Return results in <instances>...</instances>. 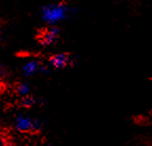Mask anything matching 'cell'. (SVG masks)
<instances>
[{
  "label": "cell",
  "mask_w": 152,
  "mask_h": 146,
  "mask_svg": "<svg viewBox=\"0 0 152 146\" xmlns=\"http://www.w3.org/2000/svg\"><path fill=\"white\" fill-rule=\"evenodd\" d=\"M33 104H34V99L31 95L26 97H22L21 99H20V105L22 107H31Z\"/></svg>",
  "instance_id": "cell-7"
},
{
  "label": "cell",
  "mask_w": 152,
  "mask_h": 146,
  "mask_svg": "<svg viewBox=\"0 0 152 146\" xmlns=\"http://www.w3.org/2000/svg\"><path fill=\"white\" fill-rule=\"evenodd\" d=\"M71 13L66 2H53L45 4L40 9V18L47 25L57 26L68 19Z\"/></svg>",
  "instance_id": "cell-1"
},
{
  "label": "cell",
  "mask_w": 152,
  "mask_h": 146,
  "mask_svg": "<svg viewBox=\"0 0 152 146\" xmlns=\"http://www.w3.org/2000/svg\"><path fill=\"white\" fill-rule=\"evenodd\" d=\"M4 76H5V72H4V69H3L1 64H0V84L2 83L3 79H4Z\"/></svg>",
  "instance_id": "cell-8"
},
{
  "label": "cell",
  "mask_w": 152,
  "mask_h": 146,
  "mask_svg": "<svg viewBox=\"0 0 152 146\" xmlns=\"http://www.w3.org/2000/svg\"><path fill=\"white\" fill-rule=\"evenodd\" d=\"M60 39V30L57 26H48L38 37V42L42 46H52Z\"/></svg>",
  "instance_id": "cell-3"
},
{
  "label": "cell",
  "mask_w": 152,
  "mask_h": 146,
  "mask_svg": "<svg viewBox=\"0 0 152 146\" xmlns=\"http://www.w3.org/2000/svg\"><path fill=\"white\" fill-rule=\"evenodd\" d=\"M73 57L68 53H56L49 58V66L54 69H64L73 63Z\"/></svg>",
  "instance_id": "cell-5"
},
{
  "label": "cell",
  "mask_w": 152,
  "mask_h": 146,
  "mask_svg": "<svg viewBox=\"0 0 152 146\" xmlns=\"http://www.w3.org/2000/svg\"><path fill=\"white\" fill-rule=\"evenodd\" d=\"M47 71V66L42 63L39 59H30L21 67L22 75L24 77H34L36 75H40V74L45 73Z\"/></svg>",
  "instance_id": "cell-4"
},
{
  "label": "cell",
  "mask_w": 152,
  "mask_h": 146,
  "mask_svg": "<svg viewBox=\"0 0 152 146\" xmlns=\"http://www.w3.org/2000/svg\"><path fill=\"white\" fill-rule=\"evenodd\" d=\"M14 127L19 132H34L41 128V123L37 119H34L30 116L19 115L14 120Z\"/></svg>",
  "instance_id": "cell-2"
},
{
  "label": "cell",
  "mask_w": 152,
  "mask_h": 146,
  "mask_svg": "<svg viewBox=\"0 0 152 146\" xmlns=\"http://www.w3.org/2000/svg\"><path fill=\"white\" fill-rule=\"evenodd\" d=\"M16 92H17V94L20 96V98L30 96V95H31V85L28 84L26 81L19 82L18 84H17Z\"/></svg>",
  "instance_id": "cell-6"
},
{
  "label": "cell",
  "mask_w": 152,
  "mask_h": 146,
  "mask_svg": "<svg viewBox=\"0 0 152 146\" xmlns=\"http://www.w3.org/2000/svg\"><path fill=\"white\" fill-rule=\"evenodd\" d=\"M42 146H45V145H42Z\"/></svg>",
  "instance_id": "cell-9"
}]
</instances>
